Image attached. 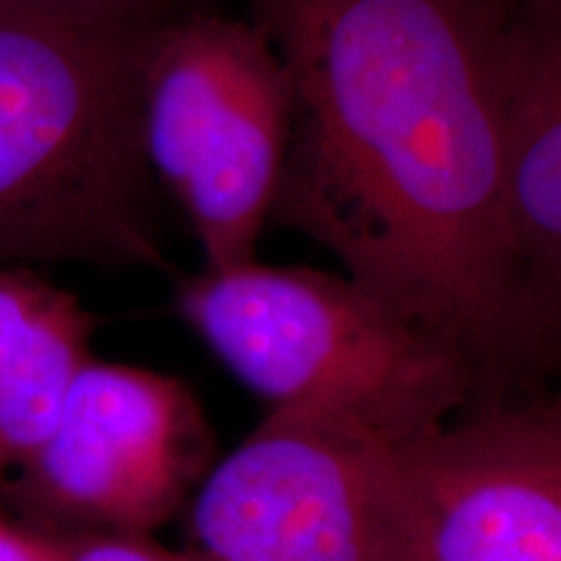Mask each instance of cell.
Listing matches in <instances>:
<instances>
[{
	"label": "cell",
	"mask_w": 561,
	"mask_h": 561,
	"mask_svg": "<svg viewBox=\"0 0 561 561\" xmlns=\"http://www.w3.org/2000/svg\"><path fill=\"white\" fill-rule=\"evenodd\" d=\"M174 310L273 409L348 419L405 450L479 398L473 369L354 280L244 263L185 276Z\"/></svg>",
	"instance_id": "cell-3"
},
{
	"label": "cell",
	"mask_w": 561,
	"mask_h": 561,
	"mask_svg": "<svg viewBox=\"0 0 561 561\" xmlns=\"http://www.w3.org/2000/svg\"><path fill=\"white\" fill-rule=\"evenodd\" d=\"M151 30L0 11V265H167L140 149Z\"/></svg>",
	"instance_id": "cell-2"
},
{
	"label": "cell",
	"mask_w": 561,
	"mask_h": 561,
	"mask_svg": "<svg viewBox=\"0 0 561 561\" xmlns=\"http://www.w3.org/2000/svg\"><path fill=\"white\" fill-rule=\"evenodd\" d=\"M191 5L193 0H0V11L112 26H157Z\"/></svg>",
	"instance_id": "cell-10"
},
{
	"label": "cell",
	"mask_w": 561,
	"mask_h": 561,
	"mask_svg": "<svg viewBox=\"0 0 561 561\" xmlns=\"http://www.w3.org/2000/svg\"><path fill=\"white\" fill-rule=\"evenodd\" d=\"M206 561H426L405 453L333 413L273 409L201 481Z\"/></svg>",
	"instance_id": "cell-5"
},
{
	"label": "cell",
	"mask_w": 561,
	"mask_h": 561,
	"mask_svg": "<svg viewBox=\"0 0 561 561\" xmlns=\"http://www.w3.org/2000/svg\"><path fill=\"white\" fill-rule=\"evenodd\" d=\"M0 561H66V543L0 507Z\"/></svg>",
	"instance_id": "cell-12"
},
{
	"label": "cell",
	"mask_w": 561,
	"mask_h": 561,
	"mask_svg": "<svg viewBox=\"0 0 561 561\" xmlns=\"http://www.w3.org/2000/svg\"><path fill=\"white\" fill-rule=\"evenodd\" d=\"M500 224L543 382L561 341V0H520L502 45Z\"/></svg>",
	"instance_id": "cell-8"
},
{
	"label": "cell",
	"mask_w": 561,
	"mask_h": 561,
	"mask_svg": "<svg viewBox=\"0 0 561 561\" xmlns=\"http://www.w3.org/2000/svg\"><path fill=\"white\" fill-rule=\"evenodd\" d=\"M62 543L66 561H206L198 549H167L153 541V533H83Z\"/></svg>",
	"instance_id": "cell-11"
},
{
	"label": "cell",
	"mask_w": 561,
	"mask_h": 561,
	"mask_svg": "<svg viewBox=\"0 0 561 561\" xmlns=\"http://www.w3.org/2000/svg\"><path fill=\"white\" fill-rule=\"evenodd\" d=\"M403 453L426 561H561L557 398L473 401Z\"/></svg>",
	"instance_id": "cell-7"
},
{
	"label": "cell",
	"mask_w": 561,
	"mask_h": 561,
	"mask_svg": "<svg viewBox=\"0 0 561 561\" xmlns=\"http://www.w3.org/2000/svg\"><path fill=\"white\" fill-rule=\"evenodd\" d=\"M140 149L185 210L206 271L257 261L291 130V79L261 24L198 5L153 26L138 73Z\"/></svg>",
	"instance_id": "cell-4"
},
{
	"label": "cell",
	"mask_w": 561,
	"mask_h": 561,
	"mask_svg": "<svg viewBox=\"0 0 561 561\" xmlns=\"http://www.w3.org/2000/svg\"><path fill=\"white\" fill-rule=\"evenodd\" d=\"M96 318L26 265H0V500L53 432Z\"/></svg>",
	"instance_id": "cell-9"
},
{
	"label": "cell",
	"mask_w": 561,
	"mask_h": 561,
	"mask_svg": "<svg viewBox=\"0 0 561 561\" xmlns=\"http://www.w3.org/2000/svg\"><path fill=\"white\" fill-rule=\"evenodd\" d=\"M291 79L271 221L473 369L538 396L500 224L502 45L520 0H248Z\"/></svg>",
	"instance_id": "cell-1"
},
{
	"label": "cell",
	"mask_w": 561,
	"mask_h": 561,
	"mask_svg": "<svg viewBox=\"0 0 561 561\" xmlns=\"http://www.w3.org/2000/svg\"><path fill=\"white\" fill-rule=\"evenodd\" d=\"M210 460L206 413L180 377L91 356L0 507L58 538L153 533L201 486Z\"/></svg>",
	"instance_id": "cell-6"
}]
</instances>
